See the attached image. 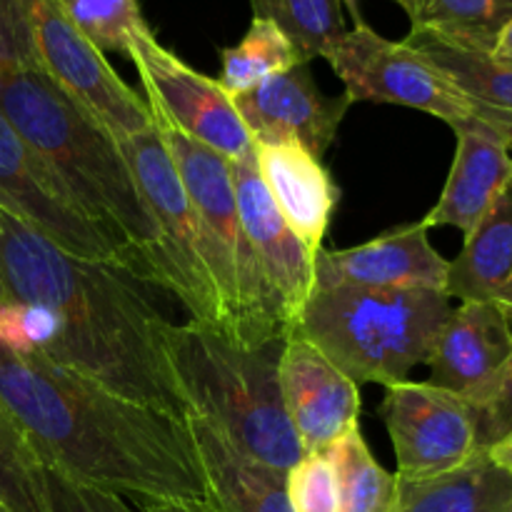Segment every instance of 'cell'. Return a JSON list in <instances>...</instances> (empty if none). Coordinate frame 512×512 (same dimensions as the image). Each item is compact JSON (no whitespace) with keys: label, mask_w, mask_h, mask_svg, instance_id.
I'll list each match as a JSON object with an SVG mask.
<instances>
[{"label":"cell","mask_w":512,"mask_h":512,"mask_svg":"<svg viewBox=\"0 0 512 512\" xmlns=\"http://www.w3.org/2000/svg\"><path fill=\"white\" fill-rule=\"evenodd\" d=\"M0 400L48 470L140 505L210 503L193 435L175 415L3 348Z\"/></svg>","instance_id":"obj_1"},{"label":"cell","mask_w":512,"mask_h":512,"mask_svg":"<svg viewBox=\"0 0 512 512\" xmlns=\"http://www.w3.org/2000/svg\"><path fill=\"white\" fill-rule=\"evenodd\" d=\"M115 263L75 258L0 208V280L15 303L60 320L50 363L185 420L165 350L168 320Z\"/></svg>","instance_id":"obj_2"},{"label":"cell","mask_w":512,"mask_h":512,"mask_svg":"<svg viewBox=\"0 0 512 512\" xmlns=\"http://www.w3.org/2000/svg\"><path fill=\"white\" fill-rule=\"evenodd\" d=\"M0 113L145 278L155 223L118 140L40 68L0 73Z\"/></svg>","instance_id":"obj_3"},{"label":"cell","mask_w":512,"mask_h":512,"mask_svg":"<svg viewBox=\"0 0 512 512\" xmlns=\"http://www.w3.org/2000/svg\"><path fill=\"white\" fill-rule=\"evenodd\" d=\"M283 343L285 338L243 348L195 320L165 330L185 418L205 420L245 458L288 473L305 453L280 393Z\"/></svg>","instance_id":"obj_4"},{"label":"cell","mask_w":512,"mask_h":512,"mask_svg":"<svg viewBox=\"0 0 512 512\" xmlns=\"http://www.w3.org/2000/svg\"><path fill=\"white\" fill-rule=\"evenodd\" d=\"M450 295L445 290H313L293 333L308 338L355 385H393L428 365Z\"/></svg>","instance_id":"obj_5"},{"label":"cell","mask_w":512,"mask_h":512,"mask_svg":"<svg viewBox=\"0 0 512 512\" xmlns=\"http://www.w3.org/2000/svg\"><path fill=\"white\" fill-rule=\"evenodd\" d=\"M200 225L203 258L218 295V330L243 348L285 338L263 265L243 228L230 160L153 118Z\"/></svg>","instance_id":"obj_6"},{"label":"cell","mask_w":512,"mask_h":512,"mask_svg":"<svg viewBox=\"0 0 512 512\" xmlns=\"http://www.w3.org/2000/svg\"><path fill=\"white\" fill-rule=\"evenodd\" d=\"M118 145L155 223V250L145 280L175 295L190 320L218 330V295L203 258L198 215L168 148L155 125L148 133L118 140Z\"/></svg>","instance_id":"obj_7"},{"label":"cell","mask_w":512,"mask_h":512,"mask_svg":"<svg viewBox=\"0 0 512 512\" xmlns=\"http://www.w3.org/2000/svg\"><path fill=\"white\" fill-rule=\"evenodd\" d=\"M38 68L115 140L153 130L148 103L115 73L103 50L68 18L60 0H18Z\"/></svg>","instance_id":"obj_8"},{"label":"cell","mask_w":512,"mask_h":512,"mask_svg":"<svg viewBox=\"0 0 512 512\" xmlns=\"http://www.w3.org/2000/svg\"><path fill=\"white\" fill-rule=\"evenodd\" d=\"M343 80L350 103H388L423 110L450 128L475 120V108L463 90L420 50L400 40L383 38L358 18L353 30L325 55Z\"/></svg>","instance_id":"obj_9"},{"label":"cell","mask_w":512,"mask_h":512,"mask_svg":"<svg viewBox=\"0 0 512 512\" xmlns=\"http://www.w3.org/2000/svg\"><path fill=\"white\" fill-rule=\"evenodd\" d=\"M128 58L138 68L153 118L165 120L228 160H238L253 150V138L233 98L225 95L218 80L198 73L160 45L148 23L130 38Z\"/></svg>","instance_id":"obj_10"},{"label":"cell","mask_w":512,"mask_h":512,"mask_svg":"<svg viewBox=\"0 0 512 512\" xmlns=\"http://www.w3.org/2000/svg\"><path fill=\"white\" fill-rule=\"evenodd\" d=\"M0 208L75 258L128 270L123 248L85 213L0 113Z\"/></svg>","instance_id":"obj_11"},{"label":"cell","mask_w":512,"mask_h":512,"mask_svg":"<svg viewBox=\"0 0 512 512\" xmlns=\"http://www.w3.org/2000/svg\"><path fill=\"white\" fill-rule=\"evenodd\" d=\"M380 418L388 428L400 480L453 473L480 453L473 408L433 383H393L385 388Z\"/></svg>","instance_id":"obj_12"},{"label":"cell","mask_w":512,"mask_h":512,"mask_svg":"<svg viewBox=\"0 0 512 512\" xmlns=\"http://www.w3.org/2000/svg\"><path fill=\"white\" fill-rule=\"evenodd\" d=\"M230 175L240 220L263 265L280 325L290 335L315 290V258L290 230L278 205L265 190L253 150L243 158L230 160Z\"/></svg>","instance_id":"obj_13"},{"label":"cell","mask_w":512,"mask_h":512,"mask_svg":"<svg viewBox=\"0 0 512 512\" xmlns=\"http://www.w3.org/2000/svg\"><path fill=\"white\" fill-rule=\"evenodd\" d=\"M278 375L285 413L303 453H325L345 433L360 428V385L308 338L285 335Z\"/></svg>","instance_id":"obj_14"},{"label":"cell","mask_w":512,"mask_h":512,"mask_svg":"<svg viewBox=\"0 0 512 512\" xmlns=\"http://www.w3.org/2000/svg\"><path fill=\"white\" fill-rule=\"evenodd\" d=\"M233 103L253 143H298L318 160L333 148L353 105L345 93L325 95L305 63L263 80Z\"/></svg>","instance_id":"obj_15"},{"label":"cell","mask_w":512,"mask_h":512,"mask_svg":"<svg viewBox=\"0 0 512 512\" xmlns=\"http://www.w3.org/2000/svg\"><path fill=\"white\" fill-rule=\"evenodd\" d=\"M450 260L430 245L423 223L403 225L370 243L315 255V290H445Z\"/></svg>","instance_id":"obj_16"},{"label":"cell","mask_w":512,"mask_h":512,"mask_svg":"<svg viewBox=\"0 0 512 512\" xmlns=\"http://www.w3.org/2000/svg\"><path fill=\"white\" fill-rule=\"evenodd\" d=\"M512 355V328L495 300H468L448 315L433 345L428 383L480 403Z\"/></svg>","instance_id":"obj_17"},{"label":"cell","mask_w":512,"mask_h":512,"mask_svg":"<svg viewBox=\"0 0 512 512\" xmlns=\"http://www.w3.org/2000/svg\"><path fill=\"white\" fill-rule=\"evenodd\" d=\"M453 168L440 200L420 223L425 228H458L463 235L473 233L512 175L510 145L495 128L483 120L458 125Z\"/></svg>","instance_id":"obj_18"},{"label":"cell","mask_w":512,"mask_h":512,"mask_svg":"<svg viewBox=\"0 0 512 512\" xmlns=\"http://www.w3.org/2000/svg\"><path fill=\"white\" fill-rule=\"evenodd\" d=\"M253 155L280 215L315 258L340 200L328 168L298 143H253Z\"/></svg>","instance_id":"obj_19"},{"label":"cell","mask_w":512,"mask_h":512,"mask_svg":"<svg viewBox=\"0 0 512 512\" xmlns=\"http://www.w3.org/2000/svg\"><path fill=\"white\" fill-rule=\"evenodd\" d=\"M190 435L203 468L208 500L218 512H293L283 470L245 458L218 428L188 415Z\"/></svg>","instance_id":"obj_20"},{"label":"cell","mask_w":512,"mask_h":512,"mask_svg":"<svg viewBox=\"0 0 512 512\" xmlns=\"http://www.w3.org/2000/svg\"><path fill=\"white\" fill-rule=\"evenodd\" d=\"M393 512H512V475L488 453L428 480H400Z\"/></svg>","instance_id":"obj_21"},{"label":"cell","mask_w":512,"mask_h":512,"mask_svg":"<svg viewBox=\"0 0 512 512\" xmlns=\"http://www.w3.org/2000/svg\"><path fill=\"white\" fill-rule=\"evenodd\" d=\"M512 278V175L485 213L465 235V245L455 260H450L448 288L450 298L468 300H498Z\"/></svg>","instance_id":"obj_22"},{"label":"cell","mask_w":512,"mask_h":512,"mask_svg":"<svg viewBox=\"0 0 512 512\" xmlns=\"http://www.w3.org/2000/svg\"><path fill=\"white\" fill-rule=\"evenodd\" d=\"M405 43L433 60L473 103L475 118L493 125L512 118V68L498 63L490 53L463 48L423 30H410Z\"/></svg>","instance_id":"obj_23"},{"label":"cell","mask_w":512,"mask_h":512,"mask_svg":"<svg viewBox=\"0 0 512 512\" xmlns=\"http://www.w3.org/2000/svg\"><path fill=\"white\" fill-rule=\"evenodd\" d=\"M410 30H423L463 48L493 53L512 20V0H398Z\"/></svg>","instance_id":"obj_24"},{"label":"cell","mask_w":512,"mask_h":512,"mask_svg":"<svg viewBox=\"0 0 512 512\" xmlns=\"http://www.w3.org/2000/svg\"><path fill=\"white\" fill-rule=\"evenodd\" d=\"M338 475L340 512H393L398 500V475L375 460L360 428L345 433L325 450Z\"/></svg>","instance_id":"obj_25"},{"label":"cell","mask_w":512,"mask_h":512,"mask_svg":"<svg viewBox=\"0 0 512 512\" xmlns=\"http://www.w3.org/2000/svg\"><path fill=\"white\" fill-rule=\"evenodd\" d=\"M253 18L270 20L293 43L300 63L325 58L345 35L343 0H250Z\"/></svg>","instance_id":"obj_26"},{"label":"cell","mask_w":512,"mask_h":512,"mask_svg":"<svg viewBox=\"0 0 512 512\" xmlns=\"http://www.w3.org/2000/svg\"><path fill=\"white\" fill-rule=\"evenodd\" d=\"M223 73L218 85L228 98L248 93L263 80L300 65L293 43L270 20L253 18L248 33L238 45L223 48Z\"/></svg>","instance_id":"obj_27"},{"label":"cell","mask_w":512,"mask_h":512,"mask_svg":"<svg viewBox=\"0 0 512 512\" xmlns=\"http://www.w3.org/2000/svg\"><path fill=\"white\" fill-rule=\"evenodd\" d=\"M0 510L48 512L45 465L5 403L0 400Z\"/></svg>","instance_id":"obj_28"},{"label":"cell","mask_w":512,"mask_h":512,"mask_svg":"<svg viewBox=\"0 0 512 512\" xmlns=\"http://www.w3.org/2000/svg\"><path fill=\"white\" fill-rule=\"evenodd\" d=\"M68 18L103 53H125L145 18L138 0H60Z\"/></svg>","instance_id":"obj_29"},{"label":"cell","mask_w":512,"mask_h":512,"mask_svg":"<svg viewBox=\"0 0 512 512\" xmlns=\"http://www.w3.org/2000/svg\"><path fill=\"white\" fill-rule=\"evenodd\" d=\"M45 505L48 512H218L210 503H160L133 508L120 495L88 488L48 468H45Z\"/></svg>","instance_id":"obj_30"},{"label":"cell","mask_w":512,"mask_h":512,"mask_svg":"<svg viewBox=\"0 0 512 512\" xmlns=\"http://www.w3.org/2000/svg\"><path fill=\"white\" fill-rule=\"evenodd\" d=\"M60 338V320L43 305L0 303V348L15 355H48Z\"/></svg>","instance_id":"obj_31"},{"label":"cell","mask_w":512,"mask_h":512,"mask_svg":"<svg viewBox=\"0 0 512 512\" xmlns=\"http://www.w3.org/2000/svg\"><path fill=\"white\" fill-rule=\"evenodd\" d=\"M293 512H340V488L325 453H305L285 475Z\"/></svg>","instance_id":"obj_32"},{"label":"cell","mask_w":512,"mask_h":512,"mask_svg":"<svg viewBox=\"0 0 512 512\" xmlns=\"http://www.w3.org/2000/svg\"><path fill=\"white\" fill-rule=\"evenodd\" d=\"M470 408L475 420V443L480 453H488L512 433V355L488 395Z\"/></svg>","instance_id":"obj_33"},{"label":"cell","mask_w":512,"mask_h":512,"mask_svg":"<svg viewBox=\"0 0 512 512\" xmlns=\"http://www.w3.org/2000/svg\"><path fill=\"white\" fill-rule=\"evenodd\" d=\"M38 68L18 0H0V73Z\"/></svg>","instance_id":"obj_34"},{"label":"cell","mask_w":512,"mask_h":512,"mask_svg":"<svg viewBox=\"0 0 512 512\" xmlns=\"http://www.w3.org/2000/svg\"><path fill=\"white\" fill-rule=\"evenodd\" d=\"M488 455L505 470V473L512 475V433L505 435L498 445H493V448L488 450Z\"/></svg>","instance_id":"obj_35"},{"label":"cell","mask_w":512,"mask_h":512,"mask_svg":"<svg viewBox=\"0 0 512 512\" xmlns=\"http://www.w3.org/2000/svg\"><path fill=\"white\" fill-rule=\"evenodd\" d=\"M493 55L495 60H498V63H503V65H510L512 68V20L508 25H505V30L503 33H500V38H498V43H495V48H493Z\"/></svg>","instance_id":"obj_36"},{"label":"cell","mask_w":512,"mask_h":512,"mask_svg":"<svg viewBox=\"0 0 512 512\" xmlns=\"http://www.w3.org/2000/svg\"><path fill=\"white\" fill-rule=\"evenodd\" d=\"M495 303H498L500 308H503L505 318H508V323H510V328H512V278H510V283L505 285V290H503V293H500V298L495 300Z\"/></svg>","instance_id":"obj_37"},{"label":"cell","mask_w":512,"mask_h":512,"mask_svg":"<svg viewBox=\"0 0 512 512\" xmlns=\"http://www.w3.org/2000/svg\"><path fill=\"white\" fill-rule=\"evenodd\" d=\"M490 128H495V130H498L500 135H503L505 140H508L510 153H512V118H503V120H498V123H493V125H490Z\"/></svg>","instance_id":"obj_38"},{"label":"cell","mask_w":512,"mask_h":512,"mask_svg":"<svg viewBox=\"0 0 512 512\" xmlns=\"http://www.w3.org/2000/svg\"><path fill=\"white\" fill-rule=\"evenodd\" d=\"M5 300H10V298H8V293H5V285H3V280H0V303H5Z\"/></svg>","instance_id":"obj_39"},{"label":"cell","mask_w":512,"mask_h":512,"mask_svg":"<svg viewBox=\"0 0 512 512\" xmlns=\"http://www.w3.org/2000/svg\"><path fill=\"white\" fill-rule=\"evenodd\" d=\"M345 3H348V5H355V0H345Z\"/></svg>","instance_id":"obj_40"},{"label":"cell","mask_w":512,"mask_h":512,"mask_svg":"<svg viewBox=\"0 0 512 512\" xmlns=\"http://www.w3.org/2000/svg\"><path fill=\"white\" fill-rule=\"evenodd\" d=\"M0 512H5V510H0Z\"/></svg>","instance_id":"obj_41"}]
</instances>
